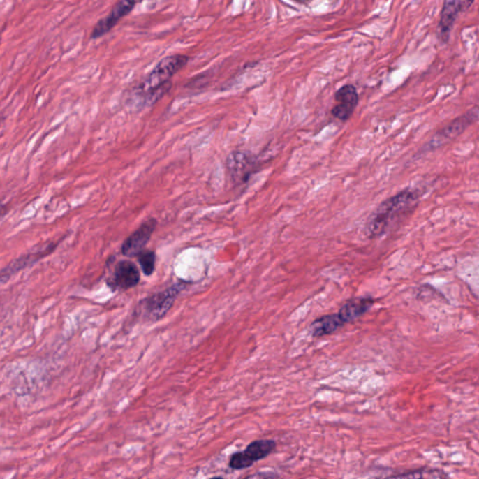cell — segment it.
Segmentation results:
<instances>
[{"label": "cell", "mask_w": 479, "mask_h": 479, "mask_svg": "<svg viewBox=\"0 0 479 479\" xmlns=\"http://www.w3.org/2000/svg\"><path fill=\"white\" fill-rule=\"evenodd\" d=\"M136 1H129V0H122L118 1L114 7L112 8L111 12L109 15L98 21L97 24L94 27L92 32H91L90 38L92 40L101 38L103 36L111 31L112 29L118 24V22L129 15L133 10L134 7L136 6Z\"/></svg>", "instance_id": "9c48e42d"}, {"label": "cell", "mask_w": 479, "mask_h": 479, "mask_svg": "<svg viewBox=\"0 0 479 479\" xmlns=\"http://www.w3.org/2000/svg\"><path fill=\"white\" fill-rule=\"evenodd\" d=\"M57 246H59V243H54L53 242V243L47 244L45 246L40 247V249L35 250V251L27 253L26 255L15 258L9 265L4 267L1 270V277H0L1 283L8 282L18 272L33 265V264L37 263L38 260H43L47 256L50 255L51 253L54 252V250H56Z\"/></svg>", "instance_id": "ba28073f"}, {"label": "cell", "mask_w": 479, "mask_h": 479, "mask_svg": "<svg viewBox=\"0 0 479 479\" xmlns=\"http://www.w3.org/2000/svg\"><path fill=\"white\" fill-rule=\"evenodd\" d=\"M210 479H224V478H221V476H214V478H212Z\"/></svg>", "instance_id": "ac0fdd59"}, {"label": "cell", "mask_w": 479, "mask_h": 479, "mask_svg": "<svg viewBox=\"0 0 479 479\" xmlns=\"http://www.w3.org/2000/svg\"><path fill=\"white\" fill-rule=\"evenodd\" d=\"M253 464H254L250 461V459L244 454V451L234 453L230 457V462H228V465H230L233 470L246 469V468L252 466Z\"/></svg>", "instance_id": "2e32d148"}, {"label": "cell", "mask_w": 479, "mask_h": 479, "mask_svg": "<svg viewBox=\"0 0 479 479\" xmlns=\"http://www.w3.org/2000/svg\"><path fill=\"white\" fill-rule=\"evenodd\" d=\"M187 281H179L166 290L159 291L152 295L142 299L138 304L135 313L142 318L143 321L156 322L163 318L172 307L173 304L180 295L182 291L186 290L189 285Z\"/></svg>", "instance_id": "7a4b0ae2"}, {"label": "cell", "mask_w": 479, "mask_h": 479, "mask_svg": "<svg viewBox=\"0 0 479 479\" xmlns=\"http://www.w3.org/2000/svg\"><path fill=\"white\" fill-rule=\"evenodd\" d=\"M277 448V443L274 440L260 439L250 443L244 452L255 464L260 459H265L270 454L274 452Z\"/></svg>", "instance_id": "5bb4252c"}, {"label": "cell", "mask_w": 479, "mask_h": 479, "mask_svg": "<svg viewBox=\"0 0 479 479\" xmlns=\"http://www.w3.org/2000/svg\"><path fill=\"white\" fill-rule=\"evenodd\" d=\"M243 479H282L274 472H258L247 476Z\"/></svg>", "instance_id": "e0dca14e"}, {"label": "cell", "mask_w": 479, "mask_h": 479, "mask_svg": "<svg viewBox=\"0 0 479 479\" xmlns=\"http://www.w3.org/2000/svg\"><path fill=\"white\" fill-rule=\"evenodd\" d=\"M473 3V1H459V0L444 2L441 15H440L439 29H437L439 38H441L442 41L448 40L451 29H452L457 18L462 13L469 9Z\"/></svg>", "instance_id": "30bf717a"}, {"label": "cell", "mask_w": 479, "mask_h": 479, "mask_svg": "<svg viewBox=\"0 0 479 479\" xmlns=\"http://www.w3.org/2000/svg\"><path fill=\"white\" fill-rule=\"evenodd\" d=\"M343 326L344 324L338 318L337 314H330V315L323 316L316 319L311 324V335L313 337H326V335L332 334L333 332H337Z\"/></svg>", "instance_id": "4fadbf2b"}, {"label": "cell", "mask_w": 479, "mask_h": 479, "mask_svg": "<svg viewBox=\"0 0 479 479\" xmlns=\"http://www.w3.org/2000/svg\"><path fill=\"white\" fill-rule=\"evenodd\" d=\"M189 57L186 54H175L165 57L156 67L134 87L135 97L142 98L172 82L170 79L189 63Z\"/></svg>", "instance_id": "3957f363"}, {"label": "cell", "mask_w": 479, "mask_h": 479, "mask_svg": "<svg viewBox=\"0 0 479 479\" xmlns=\"http://www.w3.org/2000/svg\"><path fill=\"white\" fill-rule=\"evenodd\" d=\"M156 226H158V220L151 217L145 220L134 233H132L124 241L121 246V253L124 257H138L140 253L145 251V246H147L151 237L155 233Z\"/></svg>", "instance_id": "8992f818"}, {"label": "cell", "mask_w": 479, "mask_h": 479, "mask_svg": "<svg viewBox=\"0 0 479 479\" xmlns=\"http://www.w3.org/2000/svg\"><path fill=\"white\" fill-rule=\"evenodd\" d=\"M337 105L332 109V115L341 121L348 120L359 103V95L353 84H345L335 93Z\"/></svg>", "instance_id": "8fae6325"}, {"label": "cell", "mask_w": 479, "mask_h": 479, "mask_svg": "<svg viewBox=\"0 0 479 479\" xmlns=\"http://www.w3.org/2000/svg\"><path fill=\"white\" fill-rule=\"evenodd\" d=\"M140 274L136 264L128 260L115 264L107 279V286L112 291H125L135 288L140 283Z\"/></svg>", "instance_id": "5b68a950"}, {"label": "cell", "mask_w": 479, "mask_h": 479, "mask_svg": "<svg viewBox=\"0 0 479 479\" xmlns=\"http://www.w3.org/2000/svg\"><path fill=\"white\" fill-rule=\"evenodd\" d=\"M374 304V299H371V297H357V298L349 300L348 302H346L337 314L345 326L346 324L351 323V322L362 318L364 314L371 309Z\"/></svg>", "instance_id": "7c38bea8"}, {"label": "cell", "mask_w": 479, "mask_h": 479, "mask_svg": "<svg viewBox=\"0 0 479 479\" xmlns=\"http://www.w3.org/2000/svg\"><path fill=\"white\" fill-rule=\"evenodd\" d=\"M137 258L143 274L147 275V277L152 275L156 270V253L150 251V250H145Z\"/></svg>", "instance_id": "9a60e30c"}, {"label": "cell", "mask_w": 479, "mask_h": 479, "mask_svg": "<svg viewBox=\"0 0 479 479\" xmlns=\"http://www.w3.org/2000/svg\"><path fill=\"white\" fill-rule=\"evenodd\" d=\"M479 120V106L473 107L470 111L465 112L462 117L453 120L452 122L442 128L441 131L436 132L433 138L426 143L425 147L422 148L423 152H428V151L436 149L440 147H443L445 143L450 142L451 140L455 139L457 136L461 135L462 132Z\"/></svg>", "instance_id": "277c9868"}, {"label": "cell", "mask_w": 479, "mask_h": 479, "mask_svg": "<svg viewBox=\"0 0 479 479\" xmlns=\"http://www.w3.org/2000/svg\"><path fill=\"white\" fill-rule=\"evenodd\" d=\"M258 161L251 153L236 151L228 156L227 168L231 180L235 184H244L257 170Z\"/></svg>", "instance_id": "52a82bcc"}, {"label": "cell", "mask_w": 479, "mask_h": 479, "mask_svg": "<svg viewBox=\"0 0 479 479\" xmlns=\"http://www.w3.org/2000/svg\"><path fill=\"white\" fill-rule=\"evenodd\" d=\"M421 197L420 189L408 187L383 202L371 214L366 225V233L371 238L381 236L401 214L411 210Z\"/></svg>", "instance_id": "6da1fadb"}]
</instances>
